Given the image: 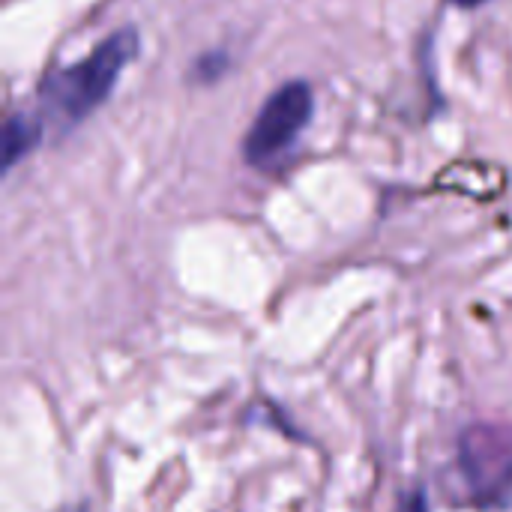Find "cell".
Here are the masks:
<instances>
[{
    "label": "cell",
    "instance_id": "obj_1",
    "mask_svg": "<svg viewBox=\"0 0 512 512\" xmlns=\"http://www.w3.org/2000/svg\"><path fill=\"white\" fill-rule=\"evenodd\" d=\"M138 48V30L123 27L102 39L84 60L48 72L39 84L45 114L63 129L84 123L111 96L114 84L120 81V72L138 57Z\"/></svg>",
    "mask_w": 512,
    "mask_h": 512
},
{
    "label": "cell",
    "instance_id": "obj_2",
    "mask_svg": "<svg viewBox=\"0 0 512 512\" xmlns=\"http://www.w3.org/2000/svg\"><path fill=\"white\" fill-rule=\"evenodd\" d=\"M312 114H315V93L303 78L276 87L270 99L261 105V111L255 114L243 138L246 162L264 168L273 159L285 156L312 123Z\"/></svg>",
    "mask_w": 512,
    "mask_h": 512
},
{
    "label": "cell",
    "instance_id": "obj_3",
    "mask_svg": "<svg viewBox=\"0 0 512 512\" xmlns=\"http://www.w3.org/2000/svg\"><path fill=\"white\" fill-rule=\"evenodd\" d=\"M459 477L477 507H504L512 498V429L471 426L459 441Z\"/></svg>",
    "mask_w": 512,
    "mask_h": 512
},
{
    "label": "cell",
    "instance_id": "obj_4",
    "mask_svg": "<svg viewBox=\"0 0 512 512\" xmlns=\"http://www.w3.org/2000/svg\"><path fill=\"white\" fill-rule=\"evenodd\" d=\"M45 123L27 114H9L3 123V171L9 174L24 156H30L42 141Z\"/></svg>",
    "mask_w": 512,
    "mask_h": 512
},
{
    "label": "cell",
    "instance_id": "obj_5",
    "mask_svg": "<svg viewBox=\"0 0 512 512\" xmlns=\"http://www.w3.org/2000/svg\"><path fill=\"white\" fill-rule=\"evenodd\" d=\"M396 512H429V507H426V498L420 492H414V495L402 498V504H399Z\"/></svg>",
    "mask_w": 512,
    "mask_h": 512
},
{
    "label": "cell",
    "instance_id": "obj_6",
    "mask_svg": "<svg viewBox=\"0 0 512 512\" xmlns=\"http://www.w3.org/2000/svg\"><path fill=\"white\" fill-rule=\"evenodd\" d=\"M450 3H456V6H462V9H474V6H483V3H489V0H450Z\"/></svg>",
    "mask_w": 512,
    "mask_h": 512
},
{
    "label": "cell",
    "instance_id": "obj_7",
    "mask_svg": "<svg viewBox=\"0 0 512 512\" xmlns=\"http://www.w3.org/2000/svg\"><path fill=\"white\" fill-rule=\"evenodd\" d=\"M63 512H87V510H81V507H75V510H63Z\"/></svg>",
    "mask_w": 512,
    "mask_h": 512
}]
</instances>
